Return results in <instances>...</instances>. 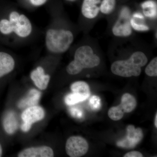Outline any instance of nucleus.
I'll use <instances>...</instances> for the list:
<instances>
[{
    "label": "nucleus",
    "mask_w": 157,
    "mask_h": 157,
    "mask_svg": "<svg viewBox=\"0 0 157 157\" xmlns=\"http://www.w3.org/2000/svg\"><path fill=\"white\" fill-rule=\"evenodd\" d=\"M87 98L78 93H72L68 94L65 98V102L68 106H73L85 101Z\"/></svg>",
    "instance_id": "f3484780"
},
{
    "label": "nucleus",
    "mask_w": 157,
    "mask_h": 157,
    "mask_svg": "<svg viewBox=\"0 0 157 157\" xmlns=\"http://www.w3.org/2000/svg\"><path fill=\"white\" fill-rule=\"evenodd\" d=\"M31 78L38 88L44 90L47 88L50 81V76L45 74L44 69L41 67H37L33 70L30 74Z\"/></svg>",
    "instance_id": "9b49d317"
},
{
    "label": "nucleus",
    "mask_w": 157,
    "mask_h": 157,
    "mask_svg": "<svg viewBox=\"0 0 157 157\" xmlns=\"http://www.w3.org/2000/svg\"><path fill=\"white\" fill-rule=\"evenodd\" d=\"M0 32L4 35L13 33V27L9 19H2L0 20Z\"/></svg>",
    "instance_id": "6ab92c4d"
},
{
    "label": "nucleus",
    "mask_w": 157,
    "mask_h": 157,
    "mask_svg": "<svg viewBox=\"0 0 157 157\" xmlns=\"http://www.w3.org/2000/svg\"><path fill=\"white\" fill-rule=\"evenodd\" d=\"M47 0H29L31 4L33 6H39L44 5Z\"/></svg>",
    "instance_id": "bb28decb"
},
{
    "label": "nucleus",
    "mask_w": 157,
    "mask_h": 157,
    "mask_svg": "<svg viewBox=\"0 0 157 157\" xmlns=\"http://www.w3.org/2000/svg\"><path fill=\"white\" fill-rule=\"evenodd\" d=\"M142 9H145L148 8H153L157 7V4L155 1L152 0H148L141 4Z\"/></svg>",
    "instance_id": "393cba45"
},
{
    "label": "nucleus",
    "mask_w": 157,
    "mask_h": 157,
    "mask_svg": "<svg viewBox=\"0 0 157 157\" xmlns=\"http://www.w3.org/2000/svg\"><path fill=\"white\" fill-rule=\"evenodd\" d=\"M157 7L148 8L143 9V13L144 16L151 18H155L157 17Z\"/></svg>",
    "instance_id": "5701e85b"
},
{
    "label": "nucleus",
    "mask_w": 157,
    "mask_h": 157,
    "mask_svg": "<svg viewBox=\"0 0 157 157\" xmlns=\"http://www.w3.org/2000/svg\"><path fill=\"white\" fill-rule=\"evenodd\" d=\"M101 0H83L82 6L81 11L82 15L86 18L93 19L98 16L100 11L98 4Z\"/></svg>",
    "instance_id": "ddd939ff"
},
{
    "label": "nucleus",
    "mask_w": 157,
    "mask_h": 157,
    "mask_svg": "<svg viewBox=\"0 0 157 157\" xmlns=\"http://www.w3.org/2000/svg\"><path fill=\"white\" fill-rule=\"evenodd\" d=\"M2 148L0 144V157H2Z\"/></svg>",
    "instance_id": "c756f323"
},
{
    "label": "nucleus",
    "mask_w": 157,
    "mask_h": 157,
    "mask_svg": "<svg viewBox=\"0 0 157 157\" xmlns=\"http://www.w3.org/2000/svg\"><path fill=\"white\" fill-rule=\"evenodd\" d=\"M137 104L135 97L128 93H126L122 97L121 104L112 108L116 114L122 119L123 117L124 113L132 112L136 108Z\"/></svg>",
    "instance_id": "1a4fd4ad"
},
{
    "label": "nucleus",
    "mask_w": 157,
    "mask_h": 157,
    "mask_svg": "<svg viewBox=\"0 0 157 157\" xmlns=\"http://www.w3.org/2000/svg\"><path fill=\"white\" fill-rule=\"evenodd\" d=\"M148 62L145 54L142 52H134L129 59L114 62L111 66L113 74L124 77L138 76L141 72V67Z\"/></svg>",
    "instance_id": "f257e3e1"
},
{
    "label": "nucleus",
    "mask_w": 157,
    "mask_h": 157,
    "mask_svg": "<svg viewBox=\"0 0 157 157\" xmlns=\"http://www.w3.org/2000/svg\"><path fill=\"white\" fill-rule=\"evenodd\" d=\"M145 73L149 76L155 77L157 76V57H155L147 66L145 70Z\"/></svg>",
    "instance_id": "aec40b11"
},
{
    "label": "nucleus",
    "mask_w": 157,
    "mask_h": 157,
    "mask_svg": "<svg viewBox=\"0 0 157 157\" xmlns=\"http://www.w3.org/2000/svg\"><path fill=\"white\" fill-rule=\"evenodd\" d=\"M124 157H142L143 155L139 151H132L127 153L124 155Z\"/></svg>",
    "instance_id": "a878e982"
},
{
    "label": "nucleus",
    "mask_w": 157,
    "mask_h": 157,
    "mask_svg": "<svg viewBox=\"0 0 157 157\" xmlns=\"http://www.w3.org/2000/svg\"><path fill=\"white\" fill-rule=\"evenodd\" d=\"M53 151L46 146L31 147L25 149L17 155L18 157H53Z\"/></svg>",
    "instance_id": "9d476101"
},
{
    "label": "nucleus",
    "mask_w": 157,
    "mask_h": 157,
    "mask_svg": "<svg viewBox=\"0 0 157 157\" xmlns=\"http://www.w3.org/2000/svg\"><path fill=\"white\" fill-rule=\"evenodd\" d=\"M70 1H73V0H70Z\"/></svg>",
    "instance_id": "7c9ffc66"
},
{
    "label": "nucleus",
    "mask_w": 157,
    "mask_h": 157,
    "mask_svg": "<svg viewBox=\"0 0 157 157\" xmlns=\"http://www.w3.org/2000/svg\"><path fill=\"white\" fill-rule=\"evenodd\" d=\"M13 27V33L21 38H26L33 32V25L30 20L24 14H20L15 21H10Z\"/></svg>",
    "instance_id": "6e6552de"
},
{
    "label": "nucleus",
    "mask_w": 157,
    "mask_h": 157,
    "mask_svg": "<svg viewBox=\"0 0 157 157\" xmlns=\"http://www.w3.org/2000/svg\"><path fill=\"white\" fill-rule=\"evenodd\" d=\"M143 137L142 129L139 128H136L133 125H130L127 128L126 136L118 141L117 145L122 148H134L142 140Z\"/></svg>",
    "instance_id": "0eeeda50"
},
{
    "label": "nucleus",
    "mask_w": 157,
    "mask_h": 157,
    "mask_svg": "<svg viewBox=\"0 0 157 157\" xmlns=\"http://www.w3.org/2000/svg\"><path fill=\"white\" fill-rule=\"evenodd\" d=\"M115 5V0H103L100 7V11L103 14H110L114 10Z\"/></svg>",
    "instance_id": "a211bd4d"
},
{
    "label": "nucleus",
    "mask_w": 157,
    "mask_h": 157,
    "mask_svg": "<svg viewBox=\"0 0 157 157\" xmlns=\"http://www.w3.org/2000/svg\"><path fill=\"white\" fill-rule=\"evenodd\" d=\"M133 18H139V19H143L144 18V16L142 14L140 13H135L133 14Z\"/></svg>",
    "instance_id": "cd10ccee"
},
{
    "label": "nucleus",
    "mask_w": 157,
    "mask_h": 157,
    "mask_svg": "<svg viewBox=\"0 0 157 157\" xmlns=\"http://www.w3.org/2000/svg\"><path fill=\"white\" fill-rule=\"evenodd\" d=\"M15 66V60L11 55L0 52V78L11 73Z\"/></svg>",
    "instance_id": "f8f14e48"
},
{
    "label": "nucleus",
    "mask_w": 157,
    "mask_h": 157,
    "mask_svg": "<svg viewBox=\"0 0 157 157\" xmlns=\"http://www.w3.org/2000/svg\"><path fill=\"white\" fill-rule=\"evenodd\" d=\"M2 123L4 130L9 135H13L18 128V121L14 111H9L4 114Z\"/></svg>",
    "instance_id": "4468645a"
},
{
    "label": "nucleus",
    "mask_w": 157,
    "mask_h": 157,
    "mask_svg": "<svg viewBox=\"0 0 157 157\" xmlns=\"http://www.w3.org/2000/svg\"><path fill=\"white\" fill-rule=\"evenodd\" d=\"M41 93L37 90H31L26 97L21 100L18 107L23 108L36 105L40 99Z\"/></svg>",
    "instance_id": "2eb2a0df"
},
{
    "label": "nucleus",
    "mask_w": 157,
    "mask_h": 157,
    "mask_svg": "<svg viewBox=\"0 0 157 157\" xmlns=\"http://www.w3.org/2000/svg\"><path fill=\"white\" fill-rule=\"evenodd\" d=\"M155 126L156 128H157V113H156L155 116Z\"/></svg>",
    "instance_id": "c85d7f7f"
},
{
    "label": "nucleus",
    "mask_w": 157,
    "mask_h": 157,
    "mask_svg": "<svg viewBox=\"0 0 157 157\" xmlns=\"http://www.w3.org/2000/svg\"><path fill=\"white\" fill-rule=\"evenodd\" d=\"M73 40V33L67 30L50 29L45 34V46L47 50L52 53L66 52L70 48Z\"/></svg>",
    "instance_id": "7ed1b4c3"
},
{
    "label": "nucleus",
    "mask_w": 157,
    "mask_h": 157,
    "mask_svg": "<svg viewBox=\"0 0 157 157\" xmlns=\"http://www.w3.org/2000/svg\"><path fill=\"white\" fill-rule=\"evenodd\" d=\"M70 113L73 117L76 118H81L83 117V113L82 109L76 107H71L70 109Z\"/></svg>",
    "instance_id": "b1692460"
},
{
    "label": "nucleus",
    "mask_w": 157,
    "mask_h": 157,
    "mask_svg": "<svg viewBox=\"0 0 157 157\" xmlns=\"http://www.w3.org/2000/svg\"><path fill=\"white\" fill-rule=\"evenodd\" d=\"M88 149L87 141L80 136H72L66 142V152L70 157L82 156L87 153Z\"/></svg>",
    "instance_id": "39448f33"
},
{
    "label": "nucleus",
    "mask_w": 157,
    "mask_h": 157,
    "mask_svg": "<svg viewBox=\"0 0 157 157\" xmlns=\"http://www.w3.org/2000/svg\"><path fill=\"white\" fill-rule=\"evenodd\" d=\"M130 11L128 8H124L121 11L119 17L113 25L112 32L117 36L127 37L132 33L130 24Z\"/></svg>",
    "instance_id": "423d86ee"
},
{
    "label": "nucleus",
    "mask_w": 157,
    "mask_h": 157,
    "mask_svg": "<svg viewBox=\"0 0 157 157\" xmlns=\"http://www.w3.org/2000/svg\"><path fill=\"white\" fill-rule=\"evenodd\" d=\"M45 115V111L40 106L35 105L27 107L21 114V119L23 121L21 127V130L24 132H29L32 124L42 120Z\"/></svg>",
    "instance_id": "20e7f679"
},
{
    "label": "nucleus",
    "mask_w": 157,
    "mask_h": 157,
    "mask_svg": "<svg viewBox=\"0 0 157 157\" xmlns=\"http://www.w3.org/2000/svg\"><path fill=\"white\" fill-rule=\"evenodd\" d=\"M89 105L91 109L94 111H97L101 107V99L98 96L93 95L90 98Z\"/></svg>",
    "instance_id": "412c9836"
},
{
    "label": "nucleus",
    "mask_w": 157,
    "mask_h": 157,
    "mask_svg": "<svg viewBox=\"0 0 157 157\" xmlns=\"http://www.w3.org/2000/svg\"><path fill=\"white\" fill-rule=\"evenodd\" d=\"M130 24L132 28L135 30L138 31H146L149 29V28L147 25L141 24H138L136 22L134 18L130 19Z\"/></svg>",
    "instance_id": "4be33fe9"
},
{
    "label": "nucleus",
    "mask_w": 157,
    "mask_h": 157,
    "mask_svg": "<svg viewBox=\"0 0 157 157\" xmlns=\"http://www.w3.org/2000/svg\"><path fill=\"white\" fill-rule=\"evenodd\" d=\"M100 58L94 53L90 46L82 45L75 51L74 60L68 65L67 71L70 75H76L83 69L95 67L100 64Z\"/></svg>",
    "instance_id": "f03ea898"
},
{
    "label": "nucleus",
    "mask_w": 157,
    "mask_h": 157,
    "mask_svg": "<svg viewBox=\"0 0 157 157\" xmlns=\"http://www.w3.org/2000/svg\"><path fill=\"white\" fill-rule=\"evenodd\" d=\"M72 92L78 93L88 98L90 94L89 86L86 82L82 81L75 82L70 86Z\"/></svg>",
    "instance_id": "dca6fc26"
}]
</instances>
